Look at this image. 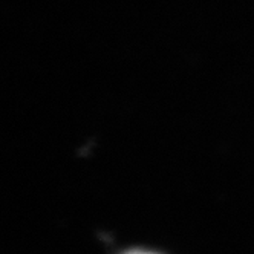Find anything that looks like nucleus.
Segmentation results:
<instances>
[{
    "label": "nucleus",
    "instance_id": "nucleus-1",
    "mask_svg": "<svg viewBox=\"0 0 254 254\" xmlns=\"http://www.w3.org/2000/svg\"><path fill=\"white\" fill-rule=\"evenodd\" d=\"M133 254H152V253H133Z\"/></svg>",
    "mask_w": 254,
    "mask_h": 254
}]
</instances>
